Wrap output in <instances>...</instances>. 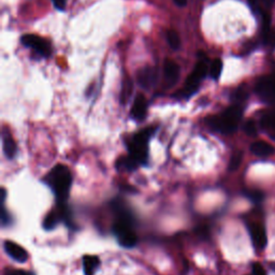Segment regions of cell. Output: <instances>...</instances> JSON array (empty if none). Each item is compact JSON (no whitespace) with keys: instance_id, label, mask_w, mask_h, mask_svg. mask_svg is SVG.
<instances>
[{"instance_id":"cell-20","label":"cell","mask_w":275,"mask_h":275,"mask_svg":"<svg viewBox=\"0 0 275 275\" xmlns=\"http://www.w3.org/2000/svg\"><path fill=\"white\" fill-rule=\"evenodd\" d=\"M223 71V63L220 59H215L210 67V75L213 80H218Z\"/></svg>"},{"instance_id":"cell-17","label":"cell","mask_w":275,"mask_h":275,"mask_svg":"<svg viewBox=\"0 0 275 275\" xmlns=\"http://www.w3.org/2000/svg\"><path fill=\"white\" fill-rule=\"evenodd\" d=\"M260 124L262 128H265L270 133L275 131V110L263 114L260 120Z\"/></svg>"},{"instance_id":"cell-28","label":"cell","mask_w":275,"mask_h":275,"mask_svg":"<svg viewBox=\"0 0 275 275\" xmlns=\"http://www.w3.org/2000/svg\"><path fill=\"white\" fill-rule=\"evenodd\" d=\"M54 5H55V8L58 10H63L66 8V3H67V0H52Z\"/></svg>"},{"instance_id":"cell-23","label":"cell","mask_w":275,"mask_h":275,"mask_svg":"<svg viewBox=\"0 0 275 275\" xmlns=\"http://www.w3.org/2000/svg\"><path fill=\"white\" fill-rule=\"evenodd\" d=\"M1 204H2V207H1V225L3 226V227H5V226H8V225L11 224V217H10L9 212L4 208V202H1Z\"/></svg>"},{"instance_id":"cell-26","label":"cell","mask_w":275,"mask_h":275,"mask_svg":"<svg viewBox=\"0 0 275 275\" xmlns=\"http://www.w3.org/2000/svg\"><path fill=\"white\" fill-rule=\"evenodd\" d=\"M262 40L266 44H270L271 46L275 47V29H271L269 31V34Z\"/></svg>"},{"instance_id":"cell-6","label":"cell","mask_w":275,"mask_h":275,"mask_svg":"<svg viewBox=\"0 0 275 275\" xmlns=\"http://www.w3.org/2000/svg\"><path fill=\"white\" fill-rule=\"evenodd\" d=\"M255 93L267 104L275 102V70L272 73L263 75L256 82Z\"/></svg>"},{"instance_id":"cell-25","label":"cell","mask_w":275,"mask_h":275,"mask_svg":"<svg viewBox=\"0 0 275 275\" xmlns=\"http://www.w3.org/2000/svg\"><path fill=\"white\" fill-rule=\"evenodd\" d=\"M3 275H35V273L25 270H16V269H7Z\"/></svg>"},{"instance_id":"cell-12","label":"cell","mask_w":275,"mask_h":275,"mask_svg":"<svg viewBox=\"0 0 275 275\" xmlns=\"http://www.w3.org/2000/svg\"><path fill=\"white\" fill-rule=\"evenodd\" d=\"M165 79L169 86L174 85L180 78V66L173 61H167L164 66Z\"/></svg>"},{"instance_id":"cell-8","label":"cell","mask_w":275,"mask_h":275,"mask_svg":"<svg viewBox=\"0 0 275 275\" xmlns=\"http://www.w3.org/2000/svg\"><path fill=\"white\" fill-rule=\"evenodd\" d=\"M251 239L253 244L256 247L257 250H265L267 246V233L266 229L260 224H252L249 227Z\"/></svg>"},{"instance_id":"cell-3","label":"cell","mask_w":275,"mask_h":275,"mask_svg":"<svg viewBox=\"0 0 275 275\" xmlns=\"http://www.w3.org/2000/svg\"><path fill=\"white\" fill-rule=\"evenodd\" d=\"M242 114H243V107L240 104H235L229 106L220 114L209 117L207 120L208 126L214 131L220 133H233L239 127Z\"/></svg>"},{"instance_id":"cell-2","label":"cell","mask_w":275,"mask_h":275,"mask_svg":"<svg viewBox=\"0 0 275 275\" xmlns=\"http://www.w3.org/2000/svg\"><path fill=\"white\" fill-rule=\"evenodd\" d=\"M44 182L55 193L58 203H64L69 198L72 185V174L69 168L63 165H57L48 172Z\"/></svg>"},{"instance_id":"cell-4","label":"cell","mask_w":275,"mask_h":275,"mask_svg":"<svg viewBox=\"0 0 275 275\" xmlns=\"http://www.w3.org/2000/svg\"><path fill=\"white\" fill-rule=\"evenodd\" d=\"M155 132L154 127L144 128L137 132L128 142L129 156L132 157L140 166L147 165L148 158V141Z\"/></svg>"},{"instance_id":"cell-22","label":"cell","mask_w":275,"mask_h":275,"mask_svg":"<svg viewBox=\"0 0 275 275\" xmlns=\"http://www.w3.org/2000/svg\"><path fill=\"white\" fill-rule=\"evenodd\" d=\"M241 161H242V154L241 153H236L234 154L233 157L230 159V163H229V169L230 170H235L239 168V166L241 165Z\"/></svg>"},{"instance_id":"cell-11","label":"cell","mask_w":275,"mask_h":275,"mask_svg":"<svg viewBox=\"0 0 275 275\" xmlns=\"http://www.w3.org/2000/svg\"><path fill=\"white\" fill-rule=\"evenodd\" d=\"M148 113V101L143 95H138L133 101L130 115L136 121H142Z\"/></svg>"},{"instance_id":"cell-13","label":"cell","mask_w":275,"mask_h":275,"mask_svg":"<svg viewBox=\"0 0 275 275\" xmlns=\"http://www.w3.org/2000/svg\"><path fill=\"white\" fill-rule=\"evenodd\" d=\"M252 153L259 158H268L275 153L273 145L265 141H257L251 145Z\"/></svg>"},{"instance_id":"cell-14","label":"cell","mask_w":275,"mask_h":275,"mask_svg":"<svg viewBox=\"0 0 275 275\" xmlns=\"http://www.w3.org/2000/svg\"><path fill=\"white\" fill-rule=\"evenodd\" d=\"M2 147L5 157L8 159H13L15 157L16 152H18V147H16L14 139L9 131L2 132Z\"/></svg>"},{"instance_id":"cell-7","label":"cell","mask_w":275,"mask_h":275,"mask_svg":"<svg viewBox=\"0 0 275 275\" xmlns=\"http://www.w3.org/2000/svg\"><path fill=\"white\" fill-rule=\"evenodd\" d=\"M21 43L27 47H30L39 53L41 56L48 57L51 55L52 47L48 41L37 35H24L21 37Z\"/></svg>"},{"instance_id":"cell-15","label":"cell","mask_w":275,"mask_h":275,"mask_svg":"<svg viewBox=\"0 0 275 275\" xmlns=\"http://www.w3.org/2000/svg\"><path fill=\"white\" fill-rule=\"evenodd\" d=\"M99 266L100 260L97 256L87 255L83 257V270L85 275H94Z\"/></svg>"},{"instance_id":"cell-31","label":"cell","mask_w":275,"mask_h":275,"mask_svg":"<svg viewBox=\"0 0 275 275\" xmlns=\"http://www.w3.org/2000/svg\"><path fill=\"white\" fill-rule=\"evenodd\" d=\"M262 1H265L266 3H268V4H270V3H272V2H273V0H262Z\"/></svg>"},{"instance_id":"cell-27","label":"cell","mask_w":275,"mask_h":275,"mask_svg":"<svg viewBox=\"0 0 275 275\" xmlns=\"http://www.w3.org/2000/svg\"><path fill=\"white\" fill-rule=\"evenodd\" d=\"M252 270H253V275H267L265 268H263L260 263H254L252 266Z\"/></svg>"},{"instance_id":"cell-24","label":"cell","mask_w":275,"mask_h":275,"mask_svg":"<svg viewBox=\"0 0 275 275\" xmlns=\"http://www.w3.org/2000/svg\"><path fill=\"white\" fill-rule=\"evenodd\" d=\"M233 97H234V100L236 101V104H240V102L246 100L247 93H246V90H244L243 88H239L234 93Z\"/></svg>"},{"instance_id":"cell-10","label":"cell","mask_w":275,"mask_h":275,"mask_svg":"<svg viewBox=\"0 0 275 275\" xmlns=\"http://www.w3.org/2000/svg\"><path fill=\"white\" fill-rule=\"evenodd\" d=\"M157 81V72L153 67H144L138 73V82L145 89L152 88Z\"/></svg>"},{"instance_id":"cell-18","label":"cell","mask_w":275,"mask_h":275,"mask_svg":"<svg viewBox=\"0 0 275 275\" xmlns=\"http://www.w3.org/2000/svg\"><path fill=\"white\" fill-rule=\"evenodd\" d=\"M132 88H133V83H132L131 79L126 78L125 80L123 81L122 91H121V101L123 102L124 105L126 104L129 98H130L131 93H132Z\"/></svg>"},{"instance_id":"cell-5","label":"cell","mask_w":275,"mask_h":275,"mask_svg":"<svg viewBox=\"0 0 275 275\" xmlns=\"http://www.w3.org/2000/svg\"><path fill=\"white\" fill-rule=\"evenodd\" d=\"M207 63L204 61H199L196 63L195 68H193L192 72L188 75L184 88L180 91V97H182V98H190L195 94L199 88V84H200L201 80L207 75Z\"/></svg>"},{"instance_id":"cell-21","label":"cell","mask_w":275,"mask_h":275,"mask_svg":"<svg viewBox=\"0 0 275 275\" xmlns=\"http://www.w3.org/2000/svg\"><path fill=\"white\" fill-rule=\"evenodd\" d=\"M244 131L251 137L257 136V127H256L255 122L247 121L244 125Z\"/></svg>"},{"instance_id":"cell-30","label":"cell","mask_w":275,"mask_h":275,"mask_svg":"<svg viewBox=\"0 0 275 275\" xmlns=\"http://www.w3.org/2000/svg\"><path fill=\"white\" fill-rule=\"evenodd\" d=\"M173 1L176 5H179V7H185L187 4V0H173Z\"/></svg>"},{"instance_id":"cell-19","label":"cell","mask_w":275,"mask_h":275,"mask_svg":"<svg viewBox=\"0 0 275 275\" xmlns=\"http://www.w3.org/2000/svg\"><path fill=\"white\" fill-rule=\"evenodd\" d=\"M166 38L172 50H179L181 47V39L177 32L173 29H169L166 32Z\"/></svg>"},{"instance_id":"cell-16","label":"cell","mask_w":275,"mask_h":275,"mask_svg":"<svg viewBox=\"0 0 275 275\" xmlns=\"http://www.w3.org/2000/svg\"><path fill=\"white\" fill-rule=\"evenodd\" d=\"M62 222V216L58 210L51 211L46 214V216L43 219V228L45 230H52Z\"/></svg>"},{"instance_id":"cell-29","label":"cell","mask_w":275,"mask_h":275,"mask_svg":"<svg viewBox=\"0 0 275 275\" xmlns=\"http://www.w3.org/2000/svg\"><path fill=\"white\" fill-rule=\"evenodd\" d=\"M247 2L250 3L251 7L254 10L259 9V7H258V0H247Z\"/></svg>"},{"instance_id":"cell-1","label":"cell","mask_w":275,"mask_h":275,"mask_svg":"<svg viewBox=\"0 0 275 275\" xmlns=\"http://www.w3.org/2000/svg\"><path fill=\"white\" fill-rule=\"evenodd\" d=\"M112 207L116 216L112 227L113 233L116 236L118 243L123 247L131 249L138 243V235L133 229V215L122 200L113 201Z\"/></svg>"},{"instance_id":"cell-9","label":"cell","mask_w":275,"mask_h":275,"mask_svg":"<svg viewBox=\"0 0 275 275\" xmlns=\"http://www.w3.org/2000/svg\"><path fill=\"white\" fill-rule=\"evenodd\" d=\"M3 247L8 256H10L15 261L23 263L28 259V254H27L26 250L18 243H15V242L5 241L3 243Z\"/></svg>"}]
</instances>
